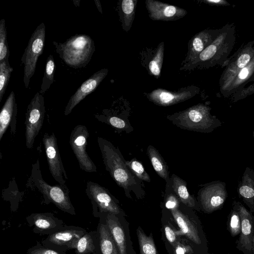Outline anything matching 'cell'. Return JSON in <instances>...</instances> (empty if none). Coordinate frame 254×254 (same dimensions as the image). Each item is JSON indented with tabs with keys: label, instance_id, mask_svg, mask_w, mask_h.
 Listing matches in <instances>:
<instances>
[{
	"label": "cell",
	"instance_id": "cell-19",
	"mask_svg": "<svg viewBox=\"0 0 254 254\" xmlns=\"http://www.w3.org/2000/svg\"><path fill=\"white\" fill-rule=\"evenodd\" d=\"M108 69L102 68L92 75L77 89L65 106L64 115H68L74 108L88 95L93 92L107 75Z\"/></svg>",
	"mask_w": 254,
	"mask_h": 254
},
{
	"label": "cell",
	"instance_id": "cell-33",
	"mask_svg": "<svg viewBox=\"0 0 254 254\" xmlns=\"http://www.w3.org/2000/svg\"><path fill=\"white\" fill-rule=\"evenodd\" d=\"M13 70L8 60L0 62V102L5 93Z\"/></svg>",
	"mask_w": 254,
	"mask_h": 254
},
{
	"label": "cell",
	"instance_id": "cell-25",
	"mask_svg": "<svg viewBox=\"0 0 254 254\" xmlns=\"http://www.w3.org/2000/svg\"><path fill=\"white\" fill-rule=\"evenodd\" d=\"M103 216L116 243L119 254H127L125 231L117 215L109 213Z\"/></svg>",
	"mask_w": 254,
	"mask_h": 254
},
{
	"label": "cell",
	"instance_id": "cell-23",
	"mask_svg": "<svg viewBox=\"0 0 254 254\" xmlns=\"http://www.w3.org/2000/svg\"><path fill=\"white\" fill-rule=\"evenodd\" d=\"M171 211L180 228V230L176 231L177 235H185L195 244L199 245L201 240L197 229L194 224L178 208Z\"/></svg>",
	"mask_w": 254,
	"mask_h": 254
},
{
	"label": "cell",
	"instance_id": "cell-6",
	"mask_svg": "<svg viewBox=\"0 0 254 254\" xmlns=\"http://www.w3.org/2000/svg\"><path fill=\"white\" fill-rule=\"evenodd\" d=\"M46 28L44 23L39 24L32 34L21 59L24 65L23 82L25 88L29 87L34 75L39 57L43 53L45 42Z\"/></svg>",
	"mask_w": 254,
	"mask_h": 254
},
{
	"label": "cell",
	"instance_id": "cell-39",
	"mask_svg": "<svg viewBox=\"0 0 254 254\" xmlns=\"http://www.w3.org/2000/svg\"><path fill=\"white\" fill-rule=\"evenodd\" d=\"M164 231L167 240L170 244L174 247L179 243L177 240V234L173 229L169 226L165 225L164 227Z\"/></svg>",
	"mask_w": 254,
	"mask_h": 254
},
{
	"label": "cell",
	"instance_id": "cell-41",
	"mask_svg": "<svg viewBox=\"0 0 254 254\" xmlns=\"http://www.w3.org/2000/svg\"><path fill=\"white\" fill-rule=\"evenodd\" d=\"M178 199L174 194L169 195L166 199V207L171 210L178 208Z\"/></svg>",
	"mask_w": 254,
	"mask_h": 254
},
{
	"label": "cell",
	"instance_id": "cell-40",
	"mask_svg": "<svg viewBox=\"0 0 254 254\" xmlns=\"http://www.w3.org/2000/svg\"><path fill=\"white\" fill-rule=\"evenodd\" d=\"M108 123L112 126L117 128H124L126 126V122L117 117H111L108 119Z\"/></svg>",
	"mask_w": 254,
	"mask_h": 254
},
{
	"label": "cell",
	"instance_id": "cell-26",
	"mask_svg": "<svg viewBox=\"0 0 254 254\" xmlns=\"http://www.w3.org/2000/svg\"><path fill=\"white\" fill-rule=\"evenodd\" d=\"M75 254H101L97 230L87 232L78 241Z\"/></svg>",
	"mask_w": 254,
	"mask_h": 254
},
{
	"label": "cell",
	"instance_id": "cell-15",
	"mask_svg": "<svg viewBox=\"0 0 254 254\" xmlns=\"http://www.w3.org/2000/svg\"><path fill=\"white\" fill-rule=\"evenodd\" d=\"M240 214L241 220V230L237 241V248L244 254H254L253 249V235L254 228V216L239 201L233 202Z\"/></svg>",
	"mask_w": 254,
	"mask_h": 254
},
{
	"label": "cell",
	"instance_id": "cell-32",
	"mask_svg": "<svg viewBox=\"0 0 254 254\" xmlns=\"http://www.w3.org/2000/svg\"><path fill=\"white\" fill-rule=\"evenodd\" d=\"M140 254H157L153 239L147 236L140 227L137 229Z\"/></svg>",
	"mask_w": 254,
	"mask_h": 254
},
{
	"label": "cell",
	"instance_id": "cell-29",
	"mask_svg": "<svg viewBox=\"0 0 254 254\" xmlns=\"http://www.w3.org/2000/svg\"><path fill=\"white\" fill-rule=\"evenodd\" d=\"M147 154L154 169L157 174L163 179L166 180L168 172L166 164L158 151L152 146L147 148Z\"/></svg>",
	"mask_w": 254,
	"mask_h": 254
},
{
	"label": "cell",
	"instance_id": "cell-35",
	"mask_svg": "<svg viewBox=\"0 0 254 254\" xmlns=\"http://www.w3.org/2000/svg\"><path fill=\"white\" fill-rule=\"evenodd\" d=\"M9 55L5 19H2L0 21V62L8 60Z\"/></svg>",
	"mask_w": 254,
	"mask_h": 254
},
{
	"label": "cell",
	"instance_id": "cell-45",
	"mask_svg": "<svg viewBox=\"0 0 254 254\" xmlns=\"http://www.w3.org/2000/svg\"><path fill=\"white\" fill-rule=\"evenodd\" d=\"M253 253L254 254V232L253 235Z\"/></svg>",
	"mask_w": 254,
	"mask_h": 254
},
{
	"label": "cell",
	"instance_id": "cell-16",
	"mask_svg": "<svg viewBox=\"0 0 254 254\" xmlns=\"http://www.w3.org/2000/svg\"><path fill=\"white\" fill-rule=\"evenodd\" d=\"M28 226L32 227L34 233L50 235L64 228V222L51 212L32 213L26 217Z\"/></svg>",
	"mask_w": 254,
	"mask_h": 254
},
{
	"label": "cell",
	"instance_id": "cell-1",
	"mask_svg": "<svg viewBox=\"0 0 254 254\" xmlns=\"http://www.w3.org/2000/svg\"><path fill=\"white\" fill-rule=\"evenodd\" d=\"M221 28L216 39L194 61L181 66L180 70L209 68L224 64L235 45L236 31L234 23L227 24Z\"/></svg>",
	"mask_w": 254,
	"mask_h": 254
},
{
	"label": "cell",
	"instance_id": "cell-13",
	"mask_svg": "<svg viewBox=\"0 0 254 254\" xmlns=\"http://www.w3.org/2000/svg\"><path fill=\"white\" fill-rule=\"evenodd\" d=\"M43 142L46 155L50 173L54 179L59 184L64 185L67 176L62 161L57 139L54 132L49 135L45 133L43 137Z\"/></svg>",
	"mask_w": 254,
	"mask_h": 254
},
{
	"label": "cell",
	"instance_id": "cell-4",
	"mask_svg": "<svg viewBox=\"0 0 254 254\" xmlns=\"http://www.w3.org/2000/svg\"><path fill=\"white\" fill-rule=\"evenodd\" d=\"M211 108L202 103L167 116L178 127L203 133H210L222 126V122L210 113Z\"/></svg>",
	"mask_w": 254,
	"mask_h": 254
},
{
	"label": "cell",
	"instance_id": "cell-22",
	"mask_svg": "<svg viewBox=\"0 0 254 254\" xmlns=\"http://www.w3.org/2000/svg\"><path fill=\"white\" fill-rule=\"evenodd\" d=\"M237 191L243 202L254 212V169L247 167L238 183Z\"/></svg>",
	"mask_w": 254,
	"mask_h": 254
},
{
	"label": "cell",
	"instance_id": "cell-8",
	"mask_svg": "<svg viewBox=\"0 0 254 254\" xmlns=\"http://www.w3.org/2000/svg\"><path fill=\"white\" fill-rule=\"evenodd\" d=\"M91 201L93 214L100 217L107 214H119L121 210L108 191L97 183L88 181L85 190Z\"/></svg>",
	"mask_w": 254,
	"mask_h": 254
},
{
	"label": "cell",
	"instance_id": "cell-9",
	"mask_svg": "<svg viewBox=\"0 0 254 254\" xmlns=\"http://www.w3.org/2000/svg\"><path fill=\"white\" fill-rule=\"evenodd\" d=\"M87 231L77 226H67L48 236L41 243L45 247L65 252L74 250L79 239Z\"/></svg>",
	"mask_w": 254,
	"mask_h": 254
},
{
	"label": "cell",
	"instance_id": "cell-17",
	"mask_svg": "<svg viewBox=\"0 0 254 254\" xmlns=\"http://www.w3.org/2000/svg\"><path fill=\"white\" fill-rule=\"evenodd\" d=\"M222 28L207 29L195 34L188 43V52L182 66L194 61L218 36Z\"/></svg>",
	"mask_w": 254,
	"mask_h": 254
},
{
	"label": "cell",
	"instance_id": "cell-7",
	"mask_svg": "<svg viewBox=\"0 0 254 254\" xmlns=\"http://www.w3.org/2000/svg\"><path fill=\"white\" fill-rule=\"evenodd\" d=\"M45 114L44 96L37 92L28 105L25 114L26 146L28 149L33 146L35 139L43 126Z\"/></svg>",
	"mask_w": 254,
	"mask_h": 254
},
{
	"label": "cell",
	"instance_id": "cell-37",
	"mask_svg": "<svg viewBox=\"0 0 254 254\" xmlns=\"http://www.w3.org/2000/svg\"><path fill=\"white\" fill-rule=\"evenodd\" d=\"M26 254H67L65 252L57 251L44 246L41 242L37 241L35 245L29 248Z\"/></svg>",
	"mask_w": 254,
	"mask_h": 254
},
{
	"label": "cell",
	"instance_id": "cell-14",
	"mask_svg": "<svg viewBox=\"0 0 254 254\" xmlns=\"http://www.w3.org/2000/svg\"><path fill=\"white\" fill-rule=\"evenodd\" d=\"M199 91V88L194 85L183 87L176 91L157 88L146 94V96L157 105L168 106L187 100L197 94Z\"/></svg>",
	"mask_w": 254,
	"mask_h": 254
},
{
	"label": "cell",
	"instance_id": "cell-36",
	"mask_svg": "<svg viewBox=\"0 0 254 254\" xmlns=\"http://www.w3.org/2000/svg\"><path fill=\"white\" fill-rule=\"evenodd\" d=\"M125 163L139 179L148 182L150 181L149 175L145 171L142 164L137 160L132 159L126 161Z\"/></svg>",
	"mask_w": 254,
	"mask_h": 254
},
{
	"label": "cell",
	"instance_id": "cell-27",
	"mask_svg": "<svg viewBox=\"0 0 254 254\" xmlns=\"http://www.w3.org/2000/svg\"><path fill=\"white\" fill-rule=\"evenodd\" d=\"M137 2V0H122L119 3V12L122 28L127 32L132 25Z\"/></svg>",
	"mask_w": 254,
	"mask_h": 254
},
{
	"label": "cell",
	"instance_id": "cell-28",
	"mask_svg": "<svg viewBox=\"0 0 254 254\" xmlns=\"http://www.w3.org/2000/svg\"><path fill=\"white\" fill-rule=\"evenodd\" d=\"M172 187L174 192L184 204L191 207H195V200L189 193L187 184L184 180L174 176Z\"/></svg>",
	"mask_w": 254,
	"mask_h": 254
},
{
	"label": "cell",
	"instance_id": "cell-42",
	"mask_svg": "<svg viewBox=\"0 0 254 254\" xmlns=\"http://www.w3.org/2000/svg\"><path fill=\"white\" fill-rule=\"evenodd\" d=\"M175 254H191L192 253L191 248L187 245L178 243L175 247Z\"/></svg>",
	"mask_w": 254,
	"mask_h": 254
},
{
	"label": "cell",
	"instance_id": "cell-31",
	"mask_svg": "<svg viewBox=\"0 0 254 254\" xmlns=\"http://www.w3.org/2000/svg\"><path fill=\"white\" fill-rule=\"evenodd\" d=\"M55 63L52 55H50L46 60L45 69L40 93L43 94L47 91L54 80Z\"/></svg>",
	"mask_w": 254,
	"mask_h": 254
},
{
	"label": "cell",
	"instance_id": "cell-43",
	"mask_svg": "<svg viewBox=\"0 0 254 254\" xmlns=\"http://www.w3.org/2000/svg\"><path fill=\"white\" fill-rule=\"evenodd\" d=\"M203 2L211 5L215 6H227L230 4L225 0H203Z\"/></svg>",
	"mask_w": 254,
	"mask_h": 254
},
{
	"label": "cell",
	"instance_id": "cell-10",
	"mask_svg": "<svg viewBox=\"0 0 254 254\" xmlns=\"http://www.w3.org/2000/svg\"><path fill=\"white\" fill-rule=\"evenodd\" d=\"M89 132L86 126L78 125L71 131L69 144L79 165L80 168L88 173L96 172L95 164L86 151Z\"/></svg>",
	"mask_w": 254,
	"mask_h": 254
},
{
	"label": "cell",
	"instance_id": "cell-44",
	"mask_svg": "<svg viewBox=\"0 0 254 254\" xmlns=\"http://www.w3.org/2000/svg\"><path fill=\"white\" fill-rule=\"evenodd\" d=\"M94 1L98 10L101 12V13H102V10L100 1L98 0H95Z\"/></svg>",
	"mask_w": 254,
	"mask_h": 254
},
{
	"label": "cell",
	"instance_id": "cell-21",
	"mask_svg": "<svg viewBox=\"0 0 254 254\" xmlns=\"http://www.w3.org/2000/svg\"><path fill=\"white\" fill-rule=\"evenodd\" d=\"M17 112V107L15 94L13 91H11L0 113V141L9 126L10 127L11 133H15Z\"/></svg>",
	"mask_w": 254,
	"mask_h": 254
},
{
	"label": "cell",
	"instance_id": "cell-2",
	"mask_svg": "<svg viewBox=\"0 0 254 254\" xmlns=\"http://www.w3.org/2000/svg\"><path fill=\"white\" fill-rule=\"evenodd\" d=\"M27 186L36 189L43 195L44 203H53L59 209L70 215H76L75 209L69 196V189L65 184H48L42 178L39 159L32 164L31 173Z\"/></svg>",
	"mask_w": 254,
	"mask_h": 254
},
{
	"label": "cell",
	"instance_id": "cell-38",
	"mask_svg": "<svg viewBox=\"0 0 254 254\" xmlns=\"http://www.w3.org/2000/svg\"><path fill=\"white\" fill-rule=\"evenodd\" d=\"M253 94H254V83L247 87H244L232 95L231 97L232 102L235 103Z\"/></svg>",
	"mask_w": 254,
	"mask_h": 254
},
{
	"label": "cell",
	"instance_id": "cell-20",
	"mask_svg": "<svg viewBox=\"0 0 254 254\" xmlns=\"http://www.w3.org/2000/svg\"><path fill=\"white\" fill-rule=\"evenodd\" d=\"M252 81H254V57L247 66L239 70L220 88L221 94L225 97H228Z\"/></svg>",
	"mask_w": 254,
	"mask_h": 254
},
{
	"label": "cell",
	"instance_id": "cell-18",
	"mask_svg": "<svg viewBox=\"0 0 254 254\" xmlns=\"http://www.w3.org/2000/svg\"><path fill=\"white\" fill-rule=\"evenodd\" d=\"M145 3L148 16L153 20L175 21L183 18L188 13L183 8L158 0H146Z\"/></svg>",
	"mask_w": 254,
	"mask_h": 254
},
{
	"label": "cell",
	"instance_id": "cell-46",
	"mask_svg": "<svg viewBox=\"0 0 254 254\" xmlns=\"http://www.w3.org/2000/svg\"><path fill=\"white\" fill-rule=\"evenodd\" d=\"M253 136L254 137V131H253Z\"/></svg>",
	"mask_w": 254,
	"mask_h": 254
},
{
	"label": "cell",
	"instance_id": "cell-12",
	"mask_svg": "<svg viewBox=\"0 0 254 254\" xmlns=\"http://www.w3.org/2000/svg\"><path fill=\"white\" fill-rule=\"evenodd\" d=\"M227 196L226 184L221 181L206 184L199 192L201 207L207 213L221 209Z\"/></svg>",
	"mask_w": 254,
	"mask_h": 254
},
{
	"label": "cell",
	"instance_id": "cell-30",
	"mask_svg": "<svg viewBox=\"0 0 254 254\" xmlns=\"http://www.w3.org/2000/svg\"><path fill=\"white\" fill-rule=\"evenodd\" d=\"M164 43H160L152 59L148 64L150 74L155 78L160 77L164 57Z\"/></svg>",
	"mask_w": 254,
	"mask_h": 254
},
{
	"label": "cell",
	"instance_id": "cell-5",
	"mask_svg": "<svg viewBox=\"0 0 254 254\" xmlns=\"http://www.w3.org/2000/svg\"><path fill=\"white\" fill-rule=\"evenodd\" d=\"M97 142L106 169L116 183L124 189L135 183L118 149L101 137H98Z\"/></svg>",
	"mask_w": 254,
	"mask_h": 254
},
{
	"label": "cell",
	"instance_id": "cell-11",
	"mask_svg": "<svg viewBox=\"0 0 254 254\" xmlns=\"http://www.w3.org/2000/svg\"><path fill=\"white\" fill-rule=\"evenodd\" d=\"M254 57V40L243 44L221 66L225 67L219 81L222 87L239 70L247 66Z\"/></svg>",
	"mask_w": 254,
	"mask_h": 254
},
{
	"label": "cell",
	"instance_id": "cell-34",
	"mask_svg": "<svg viewBox=\"0 0 254 254\" xmlns=\"http://www.w3.org/2000/svg\"><path fill=\"white\" fill-rule=\"evenodd\" d=\"M228 228L232 237L240 235L241 230V220L235 204L233 203L232 209L228 216Z\"/></svg>",
	"mask_w": 254,
	"mask_h": 254
},
{
	"label": "cell",
	"instance_id": "cell-3",
	"mask_svg": "<svg viewBox=\"0 0 254 254\" xmlns=\"http://www.w3.org/2000/svg\"><path fill=\"white\" fill-rule=\"evenodd\" d=\"M53 44L64 63L75 68L86 66L95 50L93 40L85 34H76L63 43L53 42Z\"/></svg>",
	"mask_w": 254,
	"mask_h": 254
},
{
	"label": "cell",
	"instance_id": "cell-24",
	"mask_svg": "<svg viewBox=\"0 0 254 254\" xmlns=\"http://www.w3.org/2000/svg\"><path fill=\"white\" fill-rule=\"evenodd\" d=\"M99 218L97 230L98 233L101 254H119L118 248L106 223L104 216H102Z\"/></svg>",
	"mask_w": 254,
	"mask_h": 254
}]
</instances>
